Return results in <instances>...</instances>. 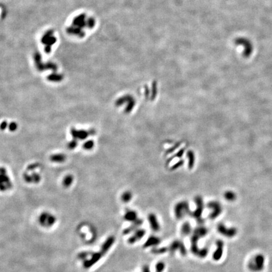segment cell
I'll list each match as a JSON object with an SVG mask.
<instances>
[{"label":"cell","mask_w":272,"mask_h":272,"mask_svg":"<svg viewBox=\"0 0 272 272\" xmlns=\"http://www.w3.org/2000/svg\"><path fill=\"white\" fill-rule=\"evenodd\" d=\"M123 219L126 221L132 222L137 219V214L134 210H127L123 215Z\"/></svg>","instance_id":"5bb4252c"},{"label":"cell","mask_w":272,"mask_h":272,"mask_svg":"<svg viewBox=\"0 0 272 272\" xmlns=\"http://www.w3.org/2000/svg\"><path fill=\"white\" fill-rule=\"evenodd\" d=\"M94 146V142L93 141H88L84 144V148L86 150H91Z\"/></svg>","instance_id":"603a6c76"},{"label":"cell","mask_w":272,"mask_h":272,"mask_svg":"<svg viewBox=\"0 0 272 272\" xmlns=\"http://www.w3.org/2000/svg\"><path fill=\"white\" fill-rule=\"evenodd\" d=\"M161 240L159 237L156 236H150L143 244V248H150V247L154 248V247L158 246L161 243Z\"/></svg>","instance_id":"8fae6325"},{"label":"cell","mask_w":272,"mask_h":272,"mask_svg":"<svg viewBox=\"0 0 272 272\" xmlns=\"http://www.w3.org/2000/svg\"><path fill=\"white\" fill-rule=\"evenodd\" d=\"M219 206H216L215 205H213V204H210L209 205V207L211 209H214V212H212L210 215H209V218L212 219H214L216 217H217V216L220 214V209L219 207H218Z\"/></svg>","instance_id":"e0dca14e"},{"label":"cell","mask_w":272,"mask_h":272,"mask_svg":"<svg viewBox=\"0 0 272 272\" xmlns=\"http://www.w3.org/2000/svg\"><path fill=\"white\" fill-rule=\"evenodd\" d=\"M218 231L220 234L228 237H232L236 234V229L235 228L228 229L222 224L218 226Z\"/></svg>","instance_id":"7c38bea8"},{"label":"cell","mask_w":272,"mask_h":272,"mask_svg":"<svg viewBox=\"0 0 272 272\" xmlns=\"http://www.w3.org/2000/svg\"><path fill=\"white\" fill-rule=\"evenodd\" d=\"M168 251V248L166 247H160V248H158V247H154L151 250V253L154 255H161L164 254L166 253Z\"/></svg>","instance_id":"ac0fdd59"},{"label":"cell","mask_w":272,"mask_h":272,"mask_svg":"<svg viewBox=\"0 0 272 272\" xmlns=\"http://www.w3.org/2000/svg\"><path fill=\"white\" fill-rule=\"evenodd\" d=\"M146 234V231L144 229H138L136 230L133 234L129 237L127 239V242L129 244H134L136 242H137L138 241L141 240V239L144 237V236Z\"/></svg>","instance_id":"52a82bcc"},{"label":"cell","mask_w":272,"mask_h":272,"mask_svg":"<svg viewBox=\"0 0 272 272\" xmlns=\"http://www.w3.org/2000/svg\"><path fill=\"white\" fill-rule=\"evenodd\" d=\"M142 272H151L149 265H145L142 267Z\"/></svg>","instance_id":"cb8c5ba5"},{"label":"cell","mask_w":272,"mask_h":272,"mask_svg":"<svg viewBox=\"0 0 272 272\" xmlns=\"http://www.w3.org/2000/svg\"><path fill=\"white\" fill-rule=\"evenodd\" d=\"M181 233L183 236H188L191 233V226L190 222L187 221L182 224L181 228Z\"/></svg>","instance_id":"2e32d148"},{"label":"cell","mask_w":272,"mask_h":272,"mask_svg":"<svg viewBox=\"0 0 272 272\" xmlns=\"http://www.w3.org/2000/svg\"><path fill=\"white\" fill-rule=\"evenodd\" d=\"M265 262L264 256L261 255H256L255 258L249 263V268L251 270L260 271L263 268Z\"/></svg>","instance_id":"3957f363"},{"label":"cell","mask_w":272,"mask_h":272,"mask_svg":"<svg viewBox=\"0 0 272 272\" xmlns=\"http://www.w3.org/2000/svg\"><path fill=\"white\" fill-rule=\"evenodd\" d=\"M196 204L197 205V208L193 212H190V215L197 220L198 223L202 224L204 220L202 219V218L201 217L202 214V212H203V204H202V201L201 198H199V197L196 198Z\"/></svg>","instance_id":"7a4b0ae2"},{"label":"cell","mask_w":272,"mask_h":272,"mask_svg":"<svg viewBox=\"0 0 272 272\" xmlns=\"http://www.w3.org/2000/svg\"><path fill=\"white\" fill-rule=\"evenodd\" d=\"M179 251L180 252V254L182 255H183V256H185L187 255V250L186 249V247H185L184 243L182 241L180 246Z\"/></svg>","instance_id":"7402d4cb"},{"label":"cell","mask_w":272,"mask_h":272,"mask_svg":"<svg viewBox=\"0 0 272 272\" xmlns=\"http://www.w3.org/2000/svg\"><path fill=\"white\" fill-rule=\"evenodd\" d=\"M165 268V264L163 261L157 263L155 265L156 272H163Z\"/></svg>","instance_id":"ffe728a7"},{"label":"cell","mask_w":272,"mask_h":272,"mask_svg":"<svg viewBox=\"0 0 272 272\" xmlns=\"http://www.w3.org/2000/svg\"><path fill=\"white\" fill-rule=\"evenodd\" d=\"M53 31H48L43 36L42 39V43H44L45 45H47L45 48V51L47 53H49L51 51V46L56 42V39L53 36Z\"/></svg>","instance_id":"277c9868"},{"label":"cell","mask_w":272,"mask_h":272,"mask_svg":"<svg viewBox=\"0 0 272 272\" xmlns=\"http://www.w3.org/2000/svg\"><path fill=\"white\" fill-rule=\"evenodd\" d=\"M143 220L141 219L137 218L135 221L132 222V224L129 226L128 228H126L123 231V235H128L131 234V233L134 232L136 230L138 229L140 226H141L143 224Z\"/></svg>","instance_id":"ba28073f"},{"label":"cell","mask_w":272,"mask_h":272,"mask_svg":"<svg viewBox=\"0 0 272 272\" xmlns=\"http://www.w3.org/2000/svg\"><path fill=\"white\" fill-rule=\"evenodd\" d=\"M147 219L148 221H149L151 229L154 232H158L160 230V225L157 216L154 214L151 213L148 215Z\"/></svg>","instance_id":"9c48e42d"},{"label":"cell","mask_w":272,"mask_h":272,"mask_svg":"<svg viewBox=\"0 0 272 272\" xmlns=\"http://www.w3.org/2000/svg\"><path fill=\"white\" fill-rule=\"evenodd\" d=\"M182 241L180 240H175L173 241L168 247V251L171 254H174L177 250H179Z\"/></svg>","instance_id":"9a60e30c"},{"label":"cell","mask_w":272,"mask_h":272,"mask_svg":"<svg viewBox=\"0 0 272 272\" xmlns=\"http://www.w3.org/2000/svg\"><path fill=\"white\" fill-rule=\"evenodd\" d=\"M56 219L54 216L49 214H43L39 217V222L42 226L49 227L53 226L56 222Z\"/></svg>","instance_id":"5b68a950"},{"label":"cell","mask_w":272,"mask_h":272,"mask_svg":"<svg viewBox=\"0 0 272 272\" xmlns=\"http://www.w3.org/2000/svg\"><path fill=\"white\" fill-rule=\"evenodd\" d=\"M216 244H217V248L213 255V258L215 260H219L220 259V258L222 255V253H223L224 244H223V242L221 241H218Z\"/></svg>","instance_id":"4fadbf2b"},{"label":"cell","mask_w":272,"mask_h":272,"mask_svg":"<svg viewBox=\"0 0 272 272\" xmlns=\"http://www.w3.org/2000/svg\"><path fill=\"white\" fill-rule=\"evenodd\" d=\"M115 241V237L113 236H110L108 237L107 239L105 240V241L103 243V244L101 246V249L100 251L103 256L107 253V252L111 248V247L114 244Z\"/></svg>","instance_id":"30bf717a"},{"label":"cell","mask_w":272,"mask_h":272,"mask_svg":"<svg viewBox=\"0 0 272 272\" xmlns=\"http://www.w3.org/2000/svg\"><path fill=\"white\" fill-rule=\"evenodd\" d=\"M103 256L102 254L99 251L96 253H93L91 255V258L89 260H86L83 262V266L86 269H88L95 265L99 260Z\"/></svg>","instance_id":"8992f818"},{"label":"cell","mask_w":272,"mask_h":272,"mask_svg":"<svg viewBox=\"0 0 272 272\" xmlns=\"http://www.w3.org/2000/svg\"><path fill=\"white\" fill-rule=\"evenodd\" d=\"M91 254H92L91 253H89V252H87V251H83V252H81V253H79L78 257L79 259L85 261V260H86L87 257L89 255H91Z\"/></svg>","instance_id":"44dd1931"},{"label":"cell","mask_w":272,"mask_h":272,"mask_svg":"<svg viewBox=\"0 0 272 272\" xmlns=\"http://www.w3.org/2000/svg\"><path fill=\"white\" fill-rule=\"evenodd\" d=\"M174 212L175 217L177 219H183L186 215L190 214V213L188 204L185 201L178 203L175 205V207L174 208Z\"/></svg>","instance_id":"6da1fadb"},{"label":"cell","mask_w":272,"mask_h":272,"mask_svg":"<svg viewBox=\"0 0 272 272\" xmlns=\"http://www.w3.org/2000/svg\"><path fill=\"white\" fill-rule=\"evenodd\" d=\"M132 193L130 191H126V192H124V193L122 194V197H121V199H122L123 202L128 203V202H129L132 200Z\"/></svg>","instance_id":"d6986e66"}]
</instances>
